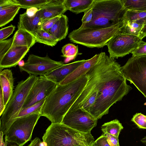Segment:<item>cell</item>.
<instances>
[{"label":"cell","mask_w":146,"mask_h":146,"mask_svg":"<svg viewBox=\"0 0 146 146\" xmlns=\"http://www.w3.org/2000/svg\"><path fill=\"white\" fill-rule=\"evenodd\" d=\"M142 41L139 37L120 32L106 45L109 56L113 59L124 56L134 50Z\"/></svg>","instance_id":"9c48e42d"},{"label":"cell","mask_w":146,"mask_h":146,"mask_svg":"<svg viewBox=\"0 0 146 146\" xmlns=\"http://www.w3.org/2000/svg\"><path fill=\"white\" fill-rule=\"evenodd\" d=\"M5 108L3 92L1 88L0 87V116H1Z\"/></svg>","instance_id":"ab89813d"},{"label":"cell","mask_w":146,"mask_h":146,"mask_svg":"<svg viewBox=\"0 0 146 146\" xmlns=\"http://www.w3.org/2000/svg\"><path fill=\"white\" fill-rule=\"evenodd\" d=\"M38 77L29 74L25 80L19 82L7 105L0 119V131L5 135L22 110L29 93Z\"/></svg>","instance_id":"5b68a950"},{"label":"cell","mask_w":146,"mask_h":146,"mask_svg":"<svg viewBox=\"0 0 146 146\" xmlns=\"http://www.w3.org/2000/svg\"><path fill=\"white\" fill-rule=\"evenodd\" d=\"M91 8L92 21L80 28H105L114 25L121 21L125 10L121 0H94Z\"/></svg>","instance_id":"277c9868"},{"label":"cell","mask_w":146,"mask_h":146,"mask_svg":"<svg viewBox=\"0 0 146 146\" xmlns=\"http://www.w3.org/2000/svg\"><path fill=\"white\" fill-rule=\"evenodd\" d=\"M121 21L111 26L105 28H80L74 30L69 34L70 40L89 48L103 47L116 34L121 31Z\"/></svg>","instance_id":"8992f818"},{"label":"cell","mask_w":146,"mask_h":146,"mask_svg":"<svg viewBox=\"0 0 146 146\" xmlns=\"http://www.w3.org/2000/svg\"><path fill=\"white\" fill-rule=\"evenodd\" d=\"M46 99H44L29 107L22 109L19 113L17 119L34 113H41Z\"/></svg>","instance_id":"f1b7e54d"},{"label":"cell","mask_w":146,"mask_h":146,"mask_svg":"<svg viewBox=\"0 0 146 146\" xmlns=\"http://www.w3.org/2000/svg\"><path fill=\"white\" fill-rule=\"evenodd\" d=\"M88 72L92 77L98 96L89 113L97 120L108 113L110 108L132 89L120 65L105 52L100 53L96 63Z\"/></svg>","instance_id":"6da1fadb"},{"label":"cell","mask_w":146,"mask_h":146,"mask_svg":"<svg viewBox=\"0 0 146 146\" xmlns=\"http://www.w3.org/2000/svg\"><path fill=\"white\" fill-rule=\"evenodd\" d=\"M121 1L123 4L125 10L146 11V0H121Z\"/></svg>","instance_id":"4316f807"},{"label":"cell","mask_w":146,"mask_h":146,"mask_svg":"<svg viewBox=\"0 0 146 146\" xmlns=\"http://www.w3.org/2000/svg\"><path fill=\"white\" fill-rule=\"evenodd\" d=\"M42 23L40 11L36 9L32 14L27 11L20 15L18 29L25 30L34 36L37 31L41 29Z\"/></svg>","instance_id":"4fadbf2b"},{"label":"cell","mask_w":146,"mask_h":146,"mask_svg":"<svg viewBox=\"0 0 146 146\" xmlns=\"http://www.w3.org/2000/svg\"><path fill=\"white\" fill-rule=\"evenodd\" d=\"M15 28V26L11 25L0 30V41L7 38L12 34Z\"/></svg>","instance_id":"d6a6232c"},{"label":"cell","mask_w":146,"mask_h":146,"mask_svg":"<svg viewBox=\"0 0 146 146\" xmlns=\"http://www.w3.org/2000/svg\"><path fill=\"white\" fill-rule=\"evenodd\" d=\"M78 146H87L84 145H78Z\"/></svg>","instance_id":"c3c4849f"},{"label":"cell","mask_w":146,"mask_h":146,"mask_svg":"<svg viewBox=\"0 0 146 146\" xmlns=\"http://www.w3.org/2000/svg\"><path fill=\"white\" fill-rule=\"evenodd\" d=\"M13 36V46H27L30 48L36 42L32 34L22 29H18Z\"/></svg>","instance_id":"ffe728a7"},{"label":"cell","mask_w":146,"mask_h":146,"mask_svg":"<svg viewBox=\"0 0 146 146\" xmlns=\"http://www.w3.org/2000/svg\"><path fill=\"white\" fill-rule=\"evenodd\" d=\"M86 61V60L83 59L64 64L46 74L44 76L57 84H59L68 75Z\"/></svg>","instance_id":"9a60e30c"},{"label":"cell","mask_w":146,"mask_h":146,"mask_svg":"<svg viewBox=\"0 0 146 146\" xmlns=\"http://www.w3.org/2000/svg\"><path fill=\"white\" fill-rule=\"evenodd\" d=\"M102 135L106 137L108 142L111 146H119L118 137L107 133H103Z\"/></svg>","instance_id":"8d00e7d4"},{"label":"cell","mask_w":146,"mask_h":146,"mask_svg":"<svg viewBox=\"0 0 146 146\" xmlns=\"http://www.w3.org/2000/svg\"><path fill=\"white\" fill-rule=\"evenodd\" d=\"M34 36L36 42L52 47L55 46L58 42L56 38L48 32L42 29L37 31Z\"/></svg>","instance_id":"484cf974"},{"label":"cell","mask_w":146,"mask_h":146,"mask_svg":"<svg viewBox=\"0 0 146 146\" xmlns=\"http://www.w3.org/2000/svg\"><path fill=\"white\" fill-rule=\"evenodd\" d=\"M146 36V20L144 23L139 37L141 40Z\"/></svg>","instance_id":"b9f144b4"},{"label":"cell","mask_w":146,"mask_h":146,"mask_svg":"<svg viewBox=\"0 0 146 146\" xmlns=\"http://www.w3.org/2000/svg\"><path fill=\"white\" fill-rule=\"evenodd\" d=\"M21 8L19 5H13L0 10V27L12 21Z\"/></svg>","instance_id":"7402d4cb"},{"label":"cell","mask_w":146,"mask_h":146,"mask_svg":"<svg viewBox=\"0 0 146 146\" xmlns=\"http://www.w3.org/2000/svg\"><path fill=\"white\" fill-rule=\"evenodd\" d=\"M40 146H42V145H41V144Z\"/></svg>","instance_id":"f907efd6"},{"label":"cell","mask_w":146,"mask_h":146,"mask_svg":"<svg viewBox=\"0 0 146 146\" xmlns=\"http://www.w3.org/2000/svg\"><path fill=\"white\" fill-rule=\"evenodd\" d=\"M0 83L6 107L13 94L14 78L11 70L7 68L0 72Z\"/></svg>","instance_id":"e0dca14e"},{"label":"cell","mask_w":146,"mask_h":146,"mask_svg":"<svg viewBox=\"0 0 146 146\" xmlns=\"http://www.w3.org/2000/svg\"><path fill=\"white\" fill-rule=\"evenodd\" d=\"M9 146H18L17 145L15 144H14V145L10 144Z\"/></svg>","instance_id":"7dc6e473"},{"label":"cell","mask_w":146,"mask_h":146,"mask_svg":"<svg viewBox=\"0 0 146 146\" xmlns=\"http://www.w3.org/2000/svg\"><path fill=\"white\" fill-rule=\"evenodd\" d=\"M121 69L126 80L146 98V55L132 56Z\"/></svg>","instance_id":"ba28073f"},{"label":"cell","mask_w":146,"mask_h":146,"mask_svg":"<svg viewBox=\"0 0 146 146\" xmlns=\"http://www.w3.org/2000/svg\"><path fill=\"white\" fill-rule=\"evenodd\" d=\"M122 21L123 25L120 32L124 34L139 37L143 25L134 21Z\"/></svg>","instance_id":"d4e9b609"},{"label":"cell","mask_w":146,"mask_h":146,"mask_svg":"<svg viewBox=\"0 0 146 146\" xmlns=\"http://www.w3.org/2000/svg\"><path fill=\"white\" fill-rule=\"evenodd\" d=\"M13 5H19L17 0H0V10Z\"/></svg>","instance_id":"74e56055"},{"label":"cell","mask_w":146,"mask_h":146,"mask_svg":"<svg viewBox=\"0 0 146 146\" xmlns=\"http://www.w3.org/2000/svg\"><path fill=\"white\" fill-rule=\"evenodd\" d=\"M90 146H98L94 141L92 143Z\"/></svg>","instance_id":"f6af8a7d"},{"label":"cell","mask_w":146,"mask_h":146,"mask_svg":"<svg viewBox=\"0 0 146 146\" xmlns=\"http://www.w3.org/2000/svg\"><path fill=\"white\" fill-rule=\"evenodd\" d=\"M141 142L146 145V136L142 138L140 140Z\"/></svg>","instance_id":"ee69618b"},{"label":"cell","mask_w":146,"mask_h":146,"mask_svg":"<svg viewBox=\"0 0 146 146\" xmlns=\"http://www.w3.org/2000/svg\"><path fill=\"white\" fill-rule=\"evenodd\" d=\"M64 0H49L40 9L42 22L49 19L60 16L67 11L64 4Z\"/></svg>","instance_id":"2e32d148"},{"label":"cell","mask_w":146,"mask_h":146,"mask_svg":"<svg viewBox=\"0 0 146 146\" xmlns=\"http://www.w3.org/2000/svg\"><path fill=\"white\" fill-rule=\"evenodd\" d=\"M41 145L42 146H46V144L43 142H41Z\"/></svg>","instance_id":"bcb514c9"},{"label":"cell","mask_w":146,"mask_h":146,"mask_svg":"<svg viewBox=\"0 0 146 146\" xmlns=\"http://www.w3.org/2000/svg\"><path fill=\"white\" fill-rule=\"evenodd\" d=\"M42 139L46 146H90L95 141L91 133L78 131L62 123H51Z\"/></svg>","instance_id":"3957f363"},{"label":"cell","mask_w":146,"mask_h":146,"mask_svg":"<svg viewBox=\"0 0 146 146\" xmlns=\"http://www.w3.org/2000/svg\"><path fill=\"white\" fill-rule=\"evenodd\" d=\"M68 29V18L66 15L63 14L49 30L48 33L59 41L66 38Z\"/></svg>","instance_id":"d6986e66"},{"label":"cell","mask_w":146,"mask_h":146,"mask_svg":"<svg viewBox=\"0 0 146 146\" xmlns=\"http://www.w3.org/2000/svg\"><path fill=\"white\" fill-rule=\"evenodd\" d=\"M4 135L3 132L0 131V146H7V143L5 142H4L3 139Z\"/></svg>","instance_id":"7bdbcfd3"},{"label":"cell","mask_w":146,"mask_h":146,"mask_svg":"<svg viewBox=\"0 0 146 146\" xmlns=\"http://www.w3.org/2000/svg\"><path fill=\"white\" fill-rule=\"evenodd\" d=\"M100 56V53L95 55L91 58L86 60L82 64L78 66L68 75L59 84L64 85L72 82L87 72L97 62Z\"/></svg>","instance_id":"ac0fdd59"},{"label":"cell","mask_w":146,"mask_h":146,"mask_svg":"<svg viewBox=\"0 0 146 146\" xmlns=\"http://www.w3.org/2000/svg\"><path fill=\"white\" fill-rule=\"evenodd\" d=\"M144 105H146V102L144 104Z\"/></svg>","instance_id":"681fc988"},{"label":"cell","mask_w":146,"mask_h":146,"mask_svg":"<svg viewBox=\"0 0 146 146\" xmlns=\"http://www.w3.org/2000/svg\"><path fill=\"white\" fill-rule=\"evenodd\" d=\"M123 128L121 123L117 119L105 123L101 127V130L103 133H108L118 137Z\"/></svg>","instance_id":"cb8c5ba5"},{"label":"cell","mask_w":146,"mask_h":146,"mask_svg":"<svg viewBox=\"0 0 146 146\" xmlns=\"http://www.w3.org/2000/svg\"><path fill=\"white\" fill-rule=\"evenodd\" d=\"M131 53L132 56H136L146 55V42L142 40L138 46Z\"/></svg>","instance_id":"836d02e7"},{"label":"cell","mask_w":146,"mask_h":146,"mask_svg":"<svg viewBox=\"0 0 146 146\" xmlns=\"http://www.w3.org/2000/svg\"><path fill=\"white\" fill-rule=\"evenodd\" d=\"M41 142L38 137H36L32 140L28 146H40Z\"/></svg>","instance_id":"60d3db41"},{"label":"cell","mask_w":146,"mask_h":146,"mask_svg":"<svg viewBox=\"0 0 146 146\" xmlns=\"http://www.w3.org/2000/svg\"><path fill=\"white\" fill-rule=\"evenodd\" d=\"M94 142L98 146H111L108 142L106 137L102 135Z\"/></svg>","instance_id":"f35d334b"},{"label":"cell","mask_w":146,"mask_h":146,"mask_svg":"<svg viewBox=\"0 0 146 146\" xmlns=\"http://www.w3.org/2000/svg\"><path fill=\"white\" fill-rule=\"evenodd\" d=\"M89 80L86 74L64 85H57L46 99L41 113L51 123H62L63 118L80 96Z\"/></svg>","instance_id":"7a4b0ae2"},{"label":"cell","mask_w":146,"mask_h":146,"mask_svg":"<svg viewBox=\"0 0 146 146\" xmlns=\"http://www.w3.org/2000/svg\"><path fill=\"white\" fill-rule=\"evenodd\" d=\"M29 49L27 46H12L0 60V72L4 68L15 67Z\"/></svg>","instance_id":"5bb4252c"},{"label":"cell","mask_w":146,"mask_h":146,"mask_svg":"<svg viewBox=\"0 0 146 146\" xmlns=\"http://www.w3.org/2000/svg\"><path fill=\"white\" fill-rule=\"evenodd\" d=\"M64 64L62 61L52 59L47 55L40 57L32 54L29 55L23 65L19 67L21 72L25 71L29 74L36 76H44Z\"/></svg>","instance_id":"30bf717a"},{"label":"cell","mask_w":146,"mask_h":146,"mask_svg":"<svg viewBox=\"0 0 146 146\" xmlns=\"http://www.w3.org/2000/svg\"><path fill=\"white\" fill-rule=\"evenodd\" d=\"M131 121L139 128L146 129V115L141 113H136L133 115Z\"/></svg>","instance_id":"1f68e13d"},{"label":"cell","mask_w":146,"mask_h":146,"mask_svg":"<svg viewBox=\"0 0 146 146\" xmlns=\"http://www.w3.org/2000/svg\"><path fill=\"white\" fill-rule=\"evenodd\" d=\"M94 0H64V4L67 10L76 14L84 12L92 7Z\"/></svg>","instance_id":"44dd1931"},{"label":"cell","mask_w":146,"mask_h":146,"mask_svg":"<svg viewBox=\"0 0 146 146\" xmlns=\"http://www.w3.org/2000/svg\"><path fill=\"white\" fill-rule=\"evenodd\" d=\"M21 8L29 9L32 8L40 9L49 0H17Z\"/></svg>","instance_id":"83f0119b"},{"label":"cell","mask_w":146,"mask_h":146,"mask_svg":"<svg viewBox=\"0 0 146 146\" xmlns=\"http://www.w3.org/2000/svg\"><path fill=\"white\" fill-rule=\"evenodd\" d=\"M97 120L89 113L81 109L68 111L62 123L78 131L88 133L96 126Z\"/></svg>","instance_id":"8fae6325"},{"label":"cell","mask_w":146,"mask_h":146,"mask_svg":"<svg viewBox=\"0 0 146 146\" xmlns=\"http://www.w3.org/2000/svg\"><path fill=\"white\" fill-rule=\"evenodd\" d=\"M14 36L11 38L0 41V60L12 46Z\"/></svg>","instance_id":"4dcf8cb0"},{"label":"cell","mask_w":146,"mask_h":146,"mask_svg":"<svg viewBox=\"0 0 146 146\" xmlns=\"http://www.w3.org/2000/svg\"><path fill=\"white\" fill-rule=\"evenodd\" d=\"M57 85L44 76L38 77L29 93L22 109L29 107L46 99Z\"/></svg>","instance_id":"7c38bea8"},{"label":"cell","mask_w":146,"mask_h":146,"mask_svg":"<svg viewBox=\"0 0 146 146\" xmlns=\"http://www.w3.org/2000/svg\"><path fill=\"white\" fill-rule=\"evenodd\" d=\"M61 52L62 56L71 60L73 59L78 54V46L72 43H68L62 47Z\"/></svg>","instance_id":"f546056e"},{"label":"cell","mask_w":146,"mask_h":146,"mask_svg":"<svg viewBox=\"0 0 146 146\" xmlns=\"http://www.w3.org/2000/svg\"><path fill=\"white\" fill-rule=\"evenodd\" d=\"M41 116L40 113H34L16 119L5 135V142L24 145L31 139L34 127Z\"/></svg>","instance_id":"52a82bcc"},{"label":"cell","mask_w":146,"mask_h":146,"mask_svg":"<svg viewBox=\"0 0 146 146\" xmlns=\"http://www.w3.org/2000/svg\"><path fill=\"white\" fill-rule=\"evenodd\" d=\"M146 20V11L125 10L121 18L122 21H134L143 25Z\"/></svg>","instance_id":"603a6c76"},{"label":"cell","mask_w":146,"mask_h":146,"mask_svg":"<svg viewBox=\"0 0 146 146\" xmlns=\"http://www.w3.org/2000/svg\"><path fill=\"white\" fill-rule=\"evenodd\" d=\"M61 16L49 19L42 22L41 29L48 32L49 30L59 19Z\"/></svg>","instance_id":"e575fe53"},{"label":"cell","mask_w":146,"mask_h":146,"mask_svg":"<svg viewBox=\"0 0 146 146\" xmlns=\"http://www.w3.org/2000/svg\"><path fill=\"white\" fill-rule=\"evenodd\" d=\"M93 17V11L91 7L84 12V15L82 19V24L84 25L87 24L91 22Z\"/></svg>","instance_id":"d590c367"}]
</instances>
